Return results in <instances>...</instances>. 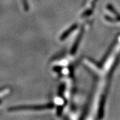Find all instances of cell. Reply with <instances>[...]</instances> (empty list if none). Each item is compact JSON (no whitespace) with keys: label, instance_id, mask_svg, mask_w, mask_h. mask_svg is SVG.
<instances>
[{"label":"cell","instance_id":"6da1fadb","mask_svg":"<svg viewBox=\"0 0 120 120\" xmlns=\"http://www.w3.org/2000/svg\"><path fill=\"white\" fill-rule=\"evenodd\" d=\"M116 49V44L115 43L99 62L88 58L83 60L85 67L95 79L94 86L85 113L86 115L90 116V118H102L104 115L112 75L118 60Z\"/></svg>","mask_w":120,"mask_h":120},{"label":"cell","instance_id":"7a4b0ae2","mask_svg":"<svg viewBox=\"0 0 120 120\" xmlns=\"http://www.w3.org/2000/svg\"><path fill=\"white\" fill-rule=\"evenodd\" d=\"M11 89L9 87H4L0 89V104L11 94Z\"/></svg>","mask_w":120,"mask_h":120},{"label":"cell","instance_id":"3957f363","mask_svg":"<svg viewBox=\"0 0 120 120\" xmlns=\"http://www.w3.org/2000/svg\"><path fill=\"white\" fill-rule=\"evenodd\" d=\"M71 37H70V38H71ZM60 38H61V40H63V41H64V40L67 39L68 38H65V37H64L61 34V36H60ZM82 38H83V37L76 36V37H74V39H73V40H76V41H82Z\"/></svg>","mask_w":120,"mask_h":120}]
</instances>
